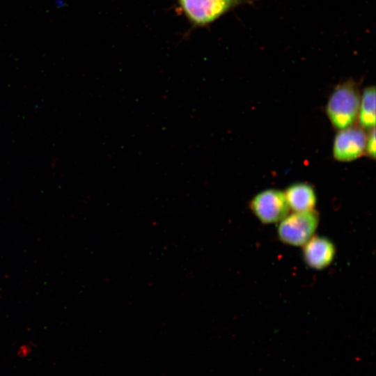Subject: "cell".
Masks as SVG:
<instances>
[{
    "label": "cell",
    "instance_id": "6da1fadb",
    "mask_svg": "<svg viewBox=\"0 0 376 376\" xmlns=\"http://www.w3.org/2000/svg\"><path fill=\"white\" fill-rule=\"evenodd\" d=\"M361 95L355 84L346 81L338 85L327 103L326 113L331 125L343 130L357 120Z\"/></svg>",
    "mask_w": 376,
    "mask_h": 376
},
{
    "label": "cell",
    "instance_id": "7a4b0ae2",
    "mask_svg": "<svg viewBox=\"0 0 376 376\" xmlns=\"http://www.w3.org/2000/svg\"><path fill=\"white\" fill-rule=\"evenodd\" d=\"M319 224V214L315 210L294 212L279 221L277 235L288 245L304 246L314 235Z\"/></svg>",
    "mask_w": 376,
    "mask_h": 376
},
{
    "label": "cell",
    "instance_id": "3957f363",
    "mask_svg": "<svg viewBox=\"0 0 376 376\" xmlns=\"http://www.w3.org/2000/svg\"><path fill=\"white\" fill-rule=\"evenodd\" d=\"M188 19L196 26H207L239 4L242 0H177Z\"/></svg>",
    "mask_w": 376,
    "mask_h": 376
},
{
    "label": "cell",
    "instance_id": "277c9868",
    "mask_svg": "<svg viewBox=\"0 0 376 376\" xmlns=\"http://www.w3.org/2000/svg\"><path fill=\"white\" fill-rule=\"evenodd\" d=\"M254 215L263 224L279 222L290 211L283 191L275 189L263 190L249 203Z\"/></svg>",
    "mask_w": 376,
    "mask_h": 376
},
{
    "label": "cell",
    "instance_id": "5b68a950",
    "mask_svg": "<svg viewBox=\"0 0 376 376\" xmlns=\"http://www.w3.org/2000/svg\"><path fill=\"white\" fill-rule=\"evenodd\" d=\"M367 135L363 129L349 127L336 134L332 148L334 159L338 162H351L365 152Z\"/></svg>",
    "mask_w": 376,
    "mask_h": 376
},
{
    "label": "cell",
    "instance_id": "8992f818",
    "mask_svg": "<svg viewBox=\"0 0 376 376\" xmlns=\"http://www.w3.org/2000/svg\"><path fill=\"white\" fill-rule=\"evenodd\" d=\"M335 255L334 244L325 237L313 235L303 246L304 260L313 269L321 270L329 266Z\"/></svg>",
    "mask_w": 376,
    "mask_h": 376
},
{
    "label": "cell",
    "instance_id": "52a82bcc",
    "mask_svg": "<svg viewBox=\"0 0 376 376\" xmlns=\"http://www.w3.org/2000/svg\"><path fill=\"white\" fill-rule=\"evenodd\" d=\"M284 194L290 209L294 212L313 210L316 205L315 191L306 182H297L288 186Z\"/></svg>",
    "mask_w": 376,
    "mask_h": 376
},
{
    "label": "cell",
    "instance_id": "ba28073f",
    "mask_svg": "<svg viewBox=\"0 0 376 376\" xmlns=\"http://www.w3.org/2000/svg\"><path fill=\"white\" fill-rule=\"evenodd\" d=\"M360 127L372 129L375 125V88H366L360 97L359 113L357 116Z\"/></svg>",
    "mask_w": 376,
    "mask_h": 376
},
{
    "label": "cell",
    "instance_id": "9c48e42d",
    "mask_svg": "<svg viewBox=\"0 0 376 376\" xmlns=\"http://www.w3.org/2000/svg\"><path fill=\"white\" fill-rule=\"evenodd\" d=\"M365 152L371 158L375 157V129L370 130V133L367 136Z\"/></svg>",
    "mask_w": 376,
    "mask_h": 376
}]
</instances>
